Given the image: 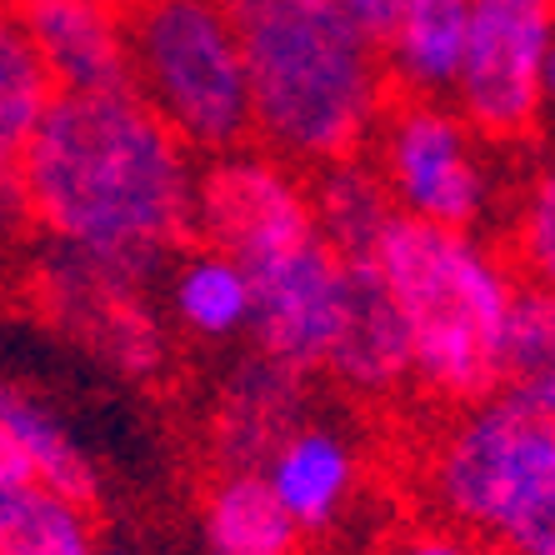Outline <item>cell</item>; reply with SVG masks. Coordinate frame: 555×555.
<instances>
[{
  "label": "cell",
  "mask_w": 555,
  "mask_h": 555,
  "mask_svg": "<svg viewBox=\"0 0 555 555\" xmlns=\"http://www.w3.org/2000/svg\"><path fill=\"white\" fill-rule=\"evenodd\" d=\"M306 380L310 375L291 371V365L260 356V350L250 361L235 365L216 396V411H210L216 465H250V470H260L266 455L306 421Z\"/></svg>",
  "instance_id": "4fadbf2b"
},
{
  "label": "cell",
  "mask_w": 555,
  "mask_h": 555,
  "mask_svg": "<svg viewBox=\"0 0 555 555\" xmlns=\"http://www.w3.org/2000/svg\"><path fill=\"white\" fill-rule=\"evenodd\" d=\"M310 170L275 155L271 145H241L201 160L195 181V241L235 256L241 266H266L285 250L315 241Z\"/></svg>",
  "instance_id": "52a82bcc"
},
{
  "label": "cell",
  "mask_w": 555,
  "mask_h": 555,
  "mask_svg": "<svg viewBox=\"0 0 555 555\" xmlns=\"http://www.w3.org/2000/svg\"><path fill=\"white\" fill-rule=\"evenodd\" d=\"M421 480L446 526L511 555H555V415L530 401L495 390L461 405Z\"/></svg>",
  "instance_id": "277c9868"
},
{
  "label": "cell",
  "mask_w": 555,
  "mask_h": 555,
  "mask_svg": "<svg viewBox=\"0 0 555 555\" xmlns=\"http://www.w3.org/2000/svg\"><path fill=\"white\" fill-rule=\"evenodd\" d=\"M195 151L135 86L61 91L21 166V201L51 246L151 281L195 241Z\"/></svg>",
  "instance_id": "6da1fadb"
},
{
  "label": "cell",
  "mask_w": 555,
  "mask_h": 555,
  "mask_svg": "<svg viewBox=\"0 0 555 555\" xmlns=\"http://www.w3.org/2000/svg\"><path fill=\"white\" fill-rule=\"evenodd\" d=\"M491 151L495 145L455 111V101H426V95H396L365 145L401 216L455 231L491 225L501 206Z\"/></svg>",
  "instance_id": "8992f818"
},
{
  "label": "cell",
  "mask_w": 555,
  "mask_h": 555,
  "mask_svg": "<svg viewBox=\"0 0 555 555\" xmlns=\"http://www.w3.org/2000/svg\"><path fill=\"white\" fill-rule=\"evenodd\" d=\"M545 101L555 105V46H551V55H545Z\"/></svg>",
  "instance_id": "484cf974"
},
{
  "label": "cell",
  "mask_w": 555,
  "mask_h": 555,
  "mask_svg": "<svg viewBox=\"0 0 555 555\" xmlns=\"http://www.w3.org/2000/svg\"><path fill=\"white\" fill-rule=\"evenodd\" d=\"M95 555H135V551H126V545H101Z\"/></svg>",
  "instance_id": "4316f807"
},
{
  "label": "cell",
  "mask_w": 555,
  "mask_h": 555,
  "mask_svg": "<svg viewBox=\"0 0 555 555\" xmlns=\"http://www.w3.org/2000/svg\"><path fill=\"white\" fill-rule=\"evenodd\" d=\"M55 95L61 86L30 36L26 5L0 0V201H11V206H26L21 166H26L40 120L51 116Z\"/></svg>",
  "instance_id": "2e32d148"
},
{
  "label": "cell",
  "mask_w": 555,
  "mask_h": 555,
  "mask_svg": "<svg viewBox=\"0 0 555 555\" xmlns=\"http://www.w3.org/2000/svg\"><path fill=\"white\" fill-rule=\"evenodd\" d=\"M511 256L530 285L555 291V166L526 176L511 201Z\"/></svg>",
  "instance_id": "7402d4cb"
},
{
  "label": "cell",
  "mask_w": 555,
  "mask_h": 555,
  "mask_svg": "<svg viewBox=\"0 0 555 555\" xmlns=\"http://www.w3.org/2000/svg\"><path fill=\"white\" fill-rule=\"evenodd\" d=\"M306 530L271 491L266 470L216 465L201 491V545L206 555H306Z\"/></svg>",
  "instance_id": "9a60e30c"
},
{
  "label": "cell",
  "mask_w": 555,
  "mask_h": 555,
  "mask_svg": "<svg viewBox=\"0 0 555 555\" xmlns=\"http://www.w3.org/2000/svg\"><path fill=\"white\" fill-rule=\"evenodd\" d=\"M266 480L281 495V505L296 516L306 535H325L346 520V511L361 495L365 480V455L361 440L336 421H315L306 415L291 436L266 455Z\"/></svg>",
  "instance_id": "8fae6325"
},
{
  "label": "cell",
  "mask_w": 555,
  "mask_h": 555,
  "mask_svg": "<svg viewBox=\"0 0 555 555\" xmlns=\"http://www.w3.org/2000/svg\"><path fill=\"white\" fill-rule=\"evenodd\" d=\"M310 201H315L321 241L346 260H371L380 235L390 231V220L401 216L371 155H346V160L315 166L310 170Z\"/></svg>",
  "instance_id": "ac0fdd59"
},
{
  "label": "cell",
  "mask_w": 555,
  "mask_h": 555,
  "mask_svg": "<svg viewBox=\"0 0 555 555\" xmlns=\"http://www.w3.org/2000/svg\"><path fill=\"white\" fill-rule=\"evenodd\" d=\"M380 555H480L476 535L446 526V520H430V526H411L401 535H390Z\"/></svg>",
  "instance_id": "603a6c76"
},
{
  "label": "cell",
  "mask_w": 555,
  "mask_h": 555,
  "mask_svg": "<svg viewBox=\"0 0 555 555\" xmlns=\"http://www.w3.org/2000/svg\"><path fill=\"white\" fill-rule=\"evenodd\" d=\"M170 325L201 346H231L256 325V275L216 246H181L166 266Z\"/></svg>",
  "instance_id": "5bb4252c"
},
{
  "label": "cell",
  "mask_w": 555,
  "mask_h": 555,
  "mask_svg": "<svg viewBox=\"0 0 555 555\" xmlns=\"http://www.w3.org/2000/svg\"><path fill=\"white\" fill-rule=\"evenodd\" d=\"M15 5H36V0H15Z\"/></svg>",
  "instance_id": "f1b7e54d"
},
{
  "label": "cell",
  "mask_w": 555,
  "mask_h": 555,
  "mask_svg": "<svg viewBox=\"0 0 555 555\" xmlns=\"http://www.w3.org/2000/svg\"><path fill=\"white\" fill-rule=\"evenodd\" d=\"M535 411L555 415V291L520 285L511 336H505V386Z\"/></svg>",
  "instance_id": "44dd1931"
},
{
  "label": "cell",
  "mask_w": 555,
  "mask_h": 555,
  "mask_svg": "<svg viewBox=\"0 0 555 555\" xmlns=\"http://www.w3.org/2000/svg\"><path fill=\"white\" fill-rule=\"evenodd\" d=\"M555 46V0H476L470 51L455 80V111L491 145H520L545 116V55Z\"/></svg>",
  "instance_id": "ba28073f"
},
{
  "label": "cell",
  "mask_w": 555,
  "mask_h": 555,
  "mask_svg": "<svg viewBox=\"0 0 555 555\" xmlns=\"http://www.w3.org/2000/svg\"><path fill=\"white\" fill-rule=\"evenodd\" d=\"M11 465H21V455H15V446L5 440V426H0V470H11ZM26 470V465H21Z\"/></svg>",
  "instance_id": "d4e9b609"
},
{
  "label": "cell",
  "mask_w": 555,
  "mask_h": 555,
  "mask_svg": "<svg viewBox=\"0 0 555 555\" xmlns=\"http://www.w3.org/2000/svg\"><path fill=\"white\" fill-rule=\"evenodd\" d=\"M26 21L61 91H126V86H135L130 11H120L111 0H36V5H26Z\"/></svg>",
  "instance_id": "7c38bea8"
},
{
  "label": "cell",
  "mask_w": 555,
  "mask_h": 555,
  "mask_svg": "<svg viewBox=\"0 0 555 555\" xmlns=\"http://www.w3.org/2000/svg\"><path fill=\"white\" fill-rule=\"evenodd\" d=\"M470 15L476 0H411L396 21L386 51V76L396 95L451 101L470 51Z\"/></svg>",
  "instance_id": "e0dca14e"
},
{
  "label": "cell",
  "mask_w": 555,
  "mask_h": 555,
  "mask_svg": "<svg viewBox=\"0 0 555 555\" xmlns=\"http://www.w3.org/2000/svg\"><path fill=\"white\" fill-rule=\"evenodd\" d=\"M135 91L195 155L256 141L246 40L225 0H141L130 5Z\"/></svg>",
  "instance_id": "5b68a950"
},
{
  "label": "cell",
  "mask_w": 555,
  "mask_h": 555,
  "mask_svg": "<svg viewBox=\"0 0 555 555\" xmlns=\"http://www.w3.org/2000/svg\"><path fill=\"white\" fill-rule=\"evenodd\" d=\"M246 40L256 141L300 170L365 155L396 101L386 51L336 0H225Z\"/></svg>",
  "instance_id": "7a4b0ae2"
},
{
  "label": "cell",
  "mask_w": 555,
  "mask_h": 555,
  "mask_svg": "<svg viewBox=\"0 0 555 555\" xmlns=\"http://www.w3.org/2000/svg\"><path fill=\"white\" fill-rule=\"evenodd\" d=\"M325 380H336L361 401H390L405 386H415L411 325L375 260H350V296L331 361H325Z\"/></svg>",
  "instance_id": "30bf717a"
},
{
  "label": "cell",
  "mask_w": 555,
  "mask_h": 555,
  "mask_svg": "<svg viewBox=\"0 0 555 555\" xmlns=\"http://www.w3.org/2000/svg\"><path fill=\"white\" fill-rule=\"evenodd\" d=\"M95 505L30 486L11 516L0 520V555H95Z\"/></svg>",
  "instance_id": "ffe728a7"
},
{
  "label": "cell",
  "mask_w": 555,
  "mask_h": 555,
  "mask_svg": "<svg viewBox=\"0 0 555 555\" xmlns=\"http://www.w3.org/2000/svg\"><path fill=\"white\" fill-rule=\"evenodd\" d=\"M336 5L375 40V46H386L390 30H396V21L405 15V5H411V0H336Z\"/></svg>",
  "instance_id": "cb8c5ba5"
},
{
  "label": "cell",
  "mask_w": 555,
  "mask_h": 555,
  "mask_svg": "<svg viewBox=\"0 0 555 555\" xmlns=\"http://www.w3.org/2000/svg\"><path fill=\"white\" fill-rule=\"evenodd\" d=\"M375 266L411 325L415 390L440 405H476L505 386V336L520 285L480 231L396 216Z\"/></svg>",
  "instance_id": "3957f363"
},
{
  "label": "cell",
  "mask_w": 555,
  "mask_h": 555,
  "mask_svg": "<svg viewBox=\"0 0 555 555\" xmlns=\"http://www.w3.org/2000/svg\"><path fill=\"white\" fill-rule=\"evenodd\" d=\"M256 340L260 356L300 375H325L350 296V260L315 235L306 246L256 266Z\"/></svg>",
  "instance_id": "9c48e42d"
},
{
  "label": "cell",
  "mask_w": 555,
  "mask_h": 555,
  "mask_svg": "<svg viewBox=\"0 0 555 555\" xmlns=\"http://www.w3.org/2000/svg\"><path fill=\"white\" fill-rule=\"evenodd\" d=\"M480 555H511V551H501V545H480Z\"/></svg>",
  "instance_id": "83f0119b"
},
{
  "label": "cell",
  "mask_w": 555,
  "mask_h": 555,
  "mask_svg": "<svg viewBox=\"0 0 555 555\" xmlns=\"http://www.w3.org/2000/svg\"><path fill=\"white\" fill-rule=\"evenodd\" d=\"M0 426H5V440L15 446L21 465L46 491H61L70 501L95 505L91 455H86V446L70 436V426L40 401L36 390L15 386V380H0Z\"/></svg>",
  "instance_id": "d6986e66"
}]
</instances>
